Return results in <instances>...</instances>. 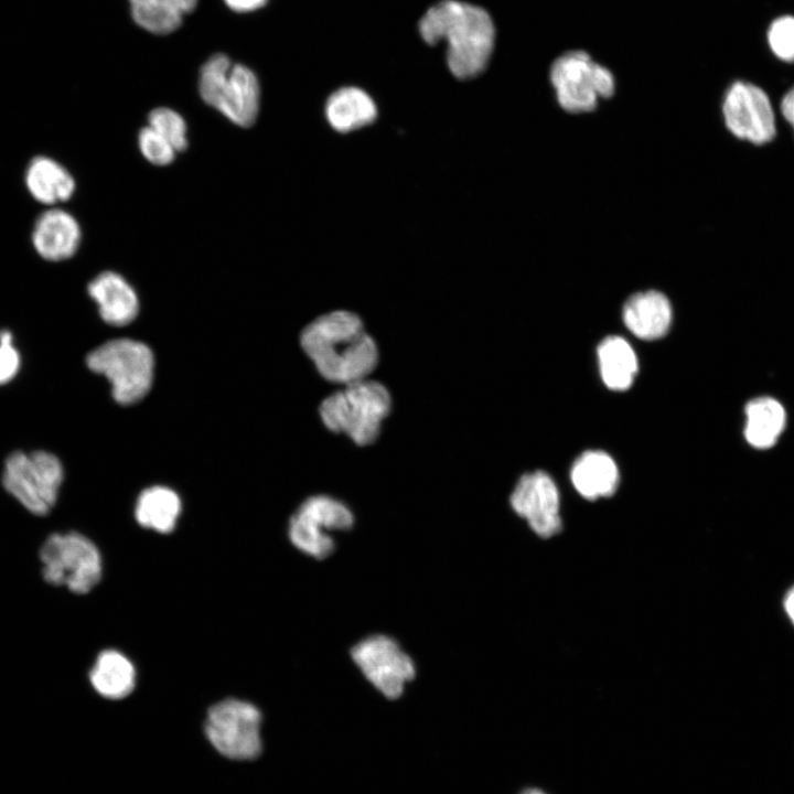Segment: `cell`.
Instances as JSON below:
<instances>
[{"label":"cell","mask_w":794,"mask_h":794,"mask_svg":"<svg viewBox=\"0 0 794 794\" xmlns=\"http://www.w3.org/2000/svg\"><path fill=\"white\" fill-rule=\"evenodd\" d=\"M261 711L254 704L226 698L208 709L204 731L218 753L245 761L256 759L261 753Z\"/></svg>","instance_id":"10"},{"label":"cell","mask_w":794,"mask_h":794,"mask_svg":"<svg viewBox=\"0 0 794 794\" xmlns=\"http://www.w3.org/2000/svg\"><path fill=\"white\" fill-rule=\"evenodd\" d=\"M42 575L46 582L63 586L77 594L88 593L103 577L98 547L77 532L55 533L40 549Z\"/></svg>","instance_id":"8"},{"label":"cell","mask_w":794,"mask_h":794,"mask_svg":"<svg viewBox=\"0 0 794 794\" xmlns=\"http://www.w3.org/2000/svg\"><path fill=\"white\" fill-rule=\"evenodd\" d=\"M24 183L36 202L52 207L68 201L76 189L72 173L62 163L44 154L29 161Z\"/></svg>","instance_id":"17"},{"label":"cell","mask_w":794,"mask_h":794,"mask_svg":"<svg viewBox=\"0 0 794 794\" xmlns=\"http://www.w3.org/2000/svg\"><path fill=\"white\" fill-rule=\"evenodd\" d=\"M722 112L727 128L739 139L763 144L775 136L771 100L761 87L750 82L737 81L730 85Z\"/></svg>","instance_id":"12"},{"label":"cell","mask_w":794,"mask_h":794,"mask_svg":"<svg viewBox=\"0 0 794 794\" xmlns=\"http://www.w3.org/2000/svg\"><path fill=\"white\" fill-rule=\"evenodd\" d=\"M82 229L77 219L57 206L42 212L35 219L31 242L36 254L47 261L73 257L81 245Z\"/></svg>","instance_id":"14"},{"label":"cell","mask_w":794,"mask_h":794,"mask_svg":"<svg viewBox=\"0 0 794 794\" xmlns=\"http://www.w3.org/2000/svg\"><path fill=\"white\" fill-rule=\"evenodd\" d=\"M325 115L333 129L348 132L371 124L376 118L377 109L363 89L343 87L329 97Z\"/></svg>","instance_id":"22"},{"label":"cell","mask_w":794,"mask_h":794,"mask_svg":"<svg viewBox=\"0 0 794 794\" xmlns=\"http://www.w3.org/2000/svg\"><path fill=\"white\" fill-rule=\"evenodd\" d=\"M747 441L754 448L772 447L785 426V411L782 405L770 397H760L745 406Z\"/></svg>","instance_id":"24"},{"label":"cell","mask_w":794,"mask_h":794,"mask_svg":"<svg viewBox=\"0 0 794 794\" xmlns=\"http://www.w3.org/2000/svg\"><path fill=\"white\" fill-rule=\"evenodd\" d=\"M200 0H127L130 17L141 30L153 35H169L183 24L185 15Z\"/></svg>","instance_id":"20"},{"label":"cell","mask_w":794,"mask_h":794,"mask_svg":"<svg viewBox=\"0 0 794 794\" xmlns=\"http://www.w3.org/2000/svg\"><path fill=\"white\" fill-rule=\"evenodd\" d=\"M100 318L112 326L131 323L139 312V298L132 286L115 271H103L87 286Z\"/></svg>","instance_id":"15"},{"label":"cell","mask_w":794,"mask_h":794,"mask_svg":"<svg viewBox=\"0 0 794 794\" xmlns=\"http://www.w3.org/2000/svg\"><path fill=\"white\" fill-rule=\"evenodd\" d=\"M148 126L162 136L176 152L187 148V126L184 118L168 107H158L150 111Z\"/></svg>","instance_id":"25"},{"label":"cell","mask_w":794,"mask_h":794,"mask_svg":"<svg viewBox=\"0 0 794 794\" xmlns=\"http://www.w3.org/2000/svg\"><path fill=\"white\" fill-rule=\"evenodd\" d=\"M350 656L366 682L390 700L403 696L416 677L414 658L387 634L364 636L352 646Z\"/></svg>","instance_id":"11"},{"label":"cell","mask_w":794,"mask_h":794,"mask_svg":"<svg viewBox=\"0 0 794 794\" xmlns=\"http://www.w3.org/2000/svg\"><path fill=\"white\" fill-rule=\"evenodd\" d=\"M182 512V501L178 493L163 485L143 490L135 505L137 523L149 530L169 534L174 530Z\"/></svg>","instance_id":"21"},{"label":"cell","mask_w":794,"mask_h":794,"mask_svg":"<svg viewBox=\"0 0 794 794\" xmlns=\"http://www.w3.org/2000/svg\"><path fill=\"white\" fill-rule=\"evenodd\" d=\"M64 480L60 459L44 450L10 453L3 464L2 485L30 513L44 516L55 505Z\"/></svg>","instance_id":"6"},{"label":"cell","mask_w":794,"mask_h":794,"mask_svg":"<svg viewBox=\"0 0 794 794\" xmlns=\"http://www.w3.org/2000/svg\"><path fill=\"white\" fill-rule=\"evenodd\" d=\"M86 364L90 371L109 380L112 397L120 405L141 400L153 382V353L136 340H110L92 351Z\"/></svg>","instance_id":"5"},{"label":"cell","mask_w":794,"mask_h":794,"mask_svg":"<svg viewBox=\"0 0 794 794\" xmlns=\"http://www.w3.org/2000/svg\"><path fill=\"white\" fill-rule=\"evenodd\" d=\"M21 365L19 351L13 345L12 333L6 330L0 341V385H4L12 380Z\"/></svg>","instance_id":"28"},{"label":"cell","mask_w":794,"mask_h":794,"mask_svg":"<svg viewBox=\"0 0 794 794\" xmlns=\"http://www.w3.org/2000/svg\"><path fill=\"white\" fill-rule=\"evenodd\" d=\"M269 0H223L224 4L233 12L246 14L256 12L264 8Z\"/></svg>","instance_id":"29"},{"label":"cell","mask_w":794,"mask_h":794,"mask_svg":"<svg viewBox=\"0 0 794 794\" xmlns=\"http://www.w3.org/2000/svg\"><path fill=\"white\" fill-rule=\"evenodd\" d=\"M197 90L202 100L233 124L248 128L257 119L260 84L247 65L217 52L207 57L198 71Z\"/></svg>","instance_id":"3"},{"label":"cell","mask_w":794,"mask_h":794,"mask_svg":"<svg viewBox=\"0 0 794 794\" xmlns=\"http://www.w3.org/2000/svg\"><path fill=\"white\" fill-rule=\"evenodd\" d=\"M766 40L771 52L783 62H794V15L775 18L769 25Z\"/></svg>","instance_id":"26"},{"label":"cell","mask_w":794,"mask_h":794,"mask_svg":"<svg viewBox=\"0 0 794 794\" xmlns=\"http://www.w3.org/2000/svg\"><path fill=\"white\" fill-rule=\"evenodd\" d=\"M354 514L343 501L315 494L305 498L292 513L287 527L288 539L301 554L315 560L330 557L339 534L354 525Z\"/></svg>","instance_id":"7"},{"label":"cell","mask_w":794,"mask_h":794,"mask_svg":"<svg viewBox=\"0 0 794 794\" xmlns=\"http://www.w3.org/2000/svg\"><path fill=\"white\" fill-rule=\"evenodd\" d=\"M517 794H550L547 791H545L541 787L538 786H526L522 788Z\"/></svg>","instance_id":"32"},{"label":"cell","mask_w":794,"mask_h":794,"mask_svg":"<svg viewBox=\"0 0 794 794\" xmlns=\"http://www.w3.org/2000/svg\"><path fill=\"white\" fill-rule=\"evenodd\" d=\"M781 111L794 129V86L784 95L781 101Z\"/></svg>","instance_id":"30"},{"label":"cell","mask_w":794,"mask_h":794,"mask_svg":"<svg viewBox=\"0 0 794 794\" xmlns=\"http://www.w3.org/2000/svg\"><path fill=\"white\" fill-rule=\"evenodd\" d=\"M577 492L589 501L614 494L619 485V469L603 451H587L573 463L570 473Z\"/></svg>","instance_id":"19"},{"label":"cell","mask_w":794,"mask_h":794,"mask_svg":"<svg viewBox=\"0 0 794 794\" xmlns=\"http://www.w3.org/2000/svg\"><path fill=\"white\" fill-rule=\"evenodd\" d=\"M549 79L559 106L571 114L589 112L615 90L611 71L583 51H569L550 66Z\"/></svg>","instance_id":"9"},{"label":"cell","mask_w":794,"mask_h":794,"mask_svg":"<svg viewBox=\"0 0 794 794\" xmlns=\"http://www.w3.org/2000/svg\"><path fill=\"white\" fill-rule=\"evenodd\" d=\"M300 343L320 375L341 386L368 378L378 363L374 339L350 311L320 315L303 329Z\"/></svg>","instance_id":"1"},{"label":"cell","mask_w":794,"mask_h":794,"mask_svg":"<svg viewBox=\"0 0 794 794\" xmlns=\"http://www.w3.org/2000/svg\"><path fill=\"white\" fill-rule=\"evenodd\" d=\"M391 407L388 389L369 377L342 385L320 405L324 426L358 446L374 442Z\"/></svg>","instance_id":"4"},{"label":"cell","mask_w":794,"mask_h":794,"mask_svg":"<svg viewBox=\"0 0 794 794\" xmlns=\"http://www.w3.org/2000/svg\"><path fill=\"white\" fill-rule=\"evenodd\" d=\"M509 502L514 512L527 521L536 535L549 538L561 530L559 492L547 473L535 471L522 475Z\"/></svg>","instance_id":"13"},{"label":"cell","mask_w":794,"mask_h":794,"mask_svg":"<svg viewBox=\"0 0 794 794\" xmlns=\"http://www.w3.org/2000/svg\"><path fill=\"white\" fill-rule=\"evenodd\" d=\"M418 28L427 43L447 42V63L457 78H472L486 67L494 49L495 28L483 8L442 0L427 10Z\"/></svg>","instance_id":"2"},{"label":"cell","mask_w":794,"mask_h":794,"mask_svg":"<svg viewBox=\"0 0 794 794\" xmlns=\"http://www.w3.org/2000/svg\"><path fill=\"white\" fill-rule=\"evenodd\" d=\"M600 374L605 386L613 390L627 389L637 373L634 350L621 336H608L597 348Z\"/></svg>","instance_id":"23"},{"label":"cell","mask_w":794,"mask_h":794,"mask_svg":"<svg viewBox=\"0 0 794 794\" xmlns=\"http://www.w3.org/2000/svg\"><path fill=\"white\" fill-rule=\"evenodd\" d=\"M784 609L794 625V586L785 594Z\"/></svg>","instance_id":"31"},{"label":"cell","mask_w":794,"mask_h":794,"mask_svg":"<svg viewBox=\"0 0 794 794\" xmlns=\"http://www.w3.org/2000/svg\"><path fill=\"white\" fill-rule=\"evenodd\" d=\"M88 678L98 695L118 700L126 698L135 689L137 670L131 659L122 652L108 648L97 655Z\"/></svg>","instance_id":"18"},{"label":"cell","mask_w":794,"mask_h":794,"mask_svg":"<svg viewBox=\"0 0 794 794\" xmlns=\"http://www.w3.org/2000/svg\"><path fill=\"white\" fill-rule=\"evenodd\" d=\"M622 319L637 337L652 341L664 336L672 324L673 309L668 298L656 290L632 294L624 303Z\"/></svg>","instance_id":"16"},{"label":"cell","mask_w":794,"mask_h":794,"mask_svg":"<svg viewBox=\"0 0 794 794\" xmlns=\"http://www.w3.org/2000/svg\"><path fill=\"white\" fill-rule=\"evenodd\" d=\"M138 146L143 158L154 165L164 167L175 159L176 150L149 126L139 131Z\"/></svg>","instance_id":"27"}]
</instances>
